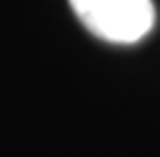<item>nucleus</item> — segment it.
<instances>
[{
	"label": "nucleus",
	"instance_id": "obj_1",
	"mask_svg": "<svg viewBox=\"0 0 160 157\" xmlns=\"http://www.w3.org/2000/svg\"><path fill=\"white\" fill-rule=\"evenodd\" d=\"M78 20L100 40L115 45L140 42L155 27L152 0H68Z\"/></svg>",
	"mask_w": 160,
	"mask_h": 157
}]
</instances>
